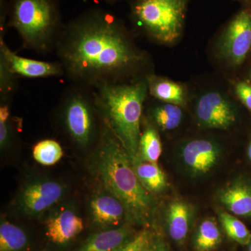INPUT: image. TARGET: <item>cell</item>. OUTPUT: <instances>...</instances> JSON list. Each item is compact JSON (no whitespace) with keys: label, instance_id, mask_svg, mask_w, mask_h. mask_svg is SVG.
<instances>
[{"label":"cell","instance_id":"obj_29","mask_svg":"<svg viewBox=\"0 0 251 251\" xmlns=\"http://www.w3.org/2000/svg\"><path fill=\"white\" fill-rule=\"evenodd\" d=\"M148 251H171L166 242L161 237H156L150 241Z\"/></svg>","mask_w":251,"mask_h":251},{"label":"cell","instance_id":"obj_4","mask_svg":"<svg viewBox=\"0 0 251 251\" xmlns=\"http://www.w3.org/2000/svg\"><path fill=\"white\" fill-rule=\"evenodd\" d=\"M7 25L17 31L25 49L49 53L64 25L59 0H10Z\"/></svg>","mask_w":251,"mask_h":251},{"label":"cell","instance_id":"obj_32","mask_svg":"<svg viewBox=\"0 0 251 251\" xmlns=\"http://www.w3.org/2000/svg\"><path fill=\"white\" fill-rule=\"evenodd\" d=\"M248 251H251V240L250 243H249V244H248Z\"/></svg>","mask_w":251,"mask_h":251},{"label":"cell","instance_id":"obj_23","mask_svg":"<svg viewBox=\"0 0 251 251\" xmlns=\"http://www.w3.org/2000/svg\"><path fill=\"white\" fill-rule=\"evenodd\" d=\"M152 116L158 127L163 130L175 129L182 120V110L179 105L166 103L153 109Z\"/></svg>","mask_w":251,"mask_h":251},{"label":"cell","instance_id":"obj_17","mask_svg":"<svg viewBox=\"0 0 251 251\" xmlns=\"http://www.w3.org/2000/svg\"><path fill=\"white\" fill-rule=\"evenodd\" d=\"M131 162L135 175L147 191L151 194L165 191L168 180L157 163L143 161L138 156L131 159Z\"/></svg>","mask_w":251,"mask_h":251},{"label":"cell","instance_id":"obj_30","mask_svg":"<svg viewBox=\"0 0 251 251\" xmlns=\"http://www.w3.org/2000/svg\"><path fill=\"white\" fill-rule=\"evenodd\" d=\"M248 156H249V158L251 161V140L250 143H249V148H248Z\"/></svg>","mask_w":251,"mask_h":251},{"label":"cell","instance_id":"obj_11","mask_svg":"<svg viewBox=\"0 0 251 251\" xmlns=\"http://www.w3.org/2000/svg\"><path fill=\"white\" fill-rule=\"evenodd\" d=\"M89 209L94 224L102 228L115 227L123 221H128L125 205L104 188L91 198Z\"/></svg>","mask_w":251,"mask_h":251},{"label":"cell","instance_id":"obj_6","mask_svg":"<svg viewBox=\"0 0 251 251\" xmlns=\"http://www.w3.org/2000/svg\"><path fill=\"white\" fill-rule=\"evenodd\" d=\"M60 112L68 136L80 148H88L97 135L99 112L93 89L72 84L62 94Z\"/></svg>","mask_w":251,"mask_h":251},{"label":"cell","instance_id":"obj_27","mask_svg":"<svg viewBox=\"0 0 251 251\" xmlns=\"http://www.w3.org/2000/svg\"><path fill=\"white\" fill-rule=\"evenodd\" d=\"M235 92L239 100L251 110V85L245 82H237L235 86Z\"/></svg>","mask_w":251,"mask_h":251},{"label":"cell","instance_id":"obj_19","mask_svg":"<svg viewBox=\"0 0 251 251\" xmlns=\"http://www.w3.org/2000/svg\"><path fill=\"white\" fill-rule=\"evenodd\" d=\"M223 236L213 218L204 219L198 226L193 237L195 251H213L222 243Z\"/></svg>","mask_w":251,"mask_h":251},{"label":"cell","instance_id":"obj_28","mask_svg":"<svg viewBox=\"0 0 251 251\" xmlns=\"http://www.w3.org/2000/svg\"><path fill=\"white\" fill-rule=\"evenodd\" d=\"M10 0H0V38H4L8 28Z\"/></svg>","mask_w":251,"mask_h":251},{"label":"cell","instance_id":"obj_14","mask_svg":"<svg viewBox=\"0 0 251 251\" xmlns=\"http://www.w3.org/2000/svg\"><path fill=\"white\" fill-rule=\"evenodd\" d=\"M192 206L181 200H175L166 210V227L173 242L183 245L186 242L193 221Z\"/></svg>","mask_w":251,"mask_h":251},{"label":"cell","instance_id":"obj_13","mask_svg":"<svg viewBox=\"0 0 251 251\" xmlns=\"http://www.w3.org/2000/svg\"><path fill=\"white\" fill-rule=\"evenodd\" d=\"M84 223L74 209L62 208L52 213L46 223V235L53 244L64 245L83 230Z\"/></svg>","mask_w":251,"mask_h":251},{"label":"cell","instance_id":"obj_34","mask_svg":"<svg viewBox=\"0 0 251 251\" xmlns=\"http://www.w3.org/2000/svg\"><path fill=\"white\" fill-rule=\"evenodd\" d=\"M243 1H249V0H243Z\"/></svg>","mask_w":251,"mask_h":251},{"label":"cell","instance_id":"obj_10","mask_svg":"<svg viewBox=\"0 0 251 251\" xmlns=\"http://www.w3.org/2000/svg\"><path fill=\"white\" fill-rule=\"evenodd\" d=\"M196 115L203 126L214 129H227L236 121L233 105L222 94L208 92L201 97Z\"/></svg>","mask_w":251,"mask_h":251},{"label":"cell","instance_id":"obj_2","mask_svg":"<svg viewBox=\"0 0 251 251\" xmlns=\"http://www.w3.org/2000/svg\"><path fill=\"white\" fill-rule=\"evenodd\" d=\"M92 169L104 189L125 205L129 222L146 225L151 221L156 208L154 199L140 183L129 154L105 122Z\"/></svg>","mask_w":251,"mask_h":251},{"label":"cell","instance_id":"obj_21","mask_svg":"<svg viewBox=\"0 0 251 251\" xmlns=\"http://www.w3.org/2000/svg\"><path fill=\"white\" fill-rule=\"evenodd\" d=\"M161 152L162 145L159 134L156 128L149 125L141 133L138 156L143 161L157 163Z\"/></svg>","mask_w":251,"mask_h":251},{"label":"cell","instance_id":"obj_1","mask_svg":"<svg viewBox=\"0 0 251 251\" xmlns=\"http://www.w3.org/2000/svg\"><path fill=\"white\" fill-rule=\"evenodd\" d=\"M54 50L72 84L91 89L128 82L145 60L121 21L100 8L64 25Z\"/></svg>","mask_w":251,"mask_h":251},{"label":"cell","instance_id":"obj_8","mask_svg":"<svg viewBox=\"0 0 251 251\" xmlns=\"http://www.w3.org/2000/svg\"><path fill=\"white\" fill-rule=\"evenodd\" d=\"M251 48V9H243L229 23L221 42L223 55L234 65L242 64Z\"/></svg>","mask_w":251,"mask_h":251},{"label":"cell","instance_id":"obj_18","mask_svg":"<svg viewBox=\"0 0 251 251\" xmlns=\"http://www.w3.org/2000/svg\"><path fill=\"white\" fill-rule=\"evenodd\" d=\"M148 92L153 97L177 105H182L186 100L184 88L179 84L153 75L146 77Z\"/></svg>","mask_w":251,"mask_h":251},{"label":"cell","instance_id":"obj_24","mask_svg":"<svg viewBox=\"0 0 251 251\" xmlns=\"http://www.w3.org/2000/svg\"><path fill=\"white\" fill-rule=\"evenodd\" d=\"M63 150L59 143L54 140H41L34 145L32 155L34 160L43 166H53L60 161Z\"/></svg>","mask_w":251,"mask_h":251},{"label":"cell","instance_id":"obj_20","mask_svg":"<svg viewBox=\"0 0 251 251\" xmlns=\"http://www.w3.org/2000/svg\"><path fill=\"white\" fill-rule=\"evenodd\" d=\"M27 234L22 228L1 220L0 225V251H21L27 245Z\"/></svg>","mask_w":251,"mask_h":251},{"label":"cell","instance_id":"obj_25","mask_svg":"<svg viewBox=\"0 0 251 251\" xmlns=\"http://www.w3.org/2000/svg\"><path fill=\"white\" fill-rule=\"evenodd\" d=\"M18 77L10 72L4 64L0 62V96L1 103H9L16 93Z\"/></svg>","mask_w":251,"mask_h":251},{"label":"cell","instance_id":"obj_33","mask_svg":"<svg viewBox=\"0 0 251 251\" xmlns=\"http://www.w3.org/2000/svg\"><path fill=\"white\" fill-rule=\"evenodd\" d=\"M143 251H148V248H147L146 249H145V250H144Z\"/></svg>","mask_w":251,"mask_h":251},{"label":"cell","instance_id":"obj_15","mask_svg":"<svg viewBox=\"0 0 251 251\" xmlns=\"http://www.w3.org/2000/svg\"><path fill=\"white\" fill-rule=\"evenodd\" d=\"M133 235V230L130 225H122L94 234L77 251H121L134 237Z\"/></svg>","mask_w":251,"mask_h":251},{"label":"cell","instance_id":"obj_35","mask_svg":"<svg viewBox=\"0 0 251 251\" xmlns=\"http://www.w3.org/2000/svg\"></svg>","mask_w":251,"mask_h":251},{"label":"cell","instance_id":"obj_7","mask_svg":"<svg viewBox=\"0 0 251 251\" xmlns=\"http://www.w3.org/2000/svg\"><path fill=\"white\" fill-rule=\"evenodd\" d=\"M65 185L49 178H35L23 185L16 199V206L24 215L39 217L63 199Z\"/></svg>","mask_w":251,"mask_h":251},{"label":"cell","instance_id":"obj_3","mask_svg":"<svg viewBox=\"0 0 251 251\" xmlns=\"http://www.w3.org/2000/svg\"><path fill=\"white\" fill-rule=\"evenodd\" d=\"M93 90L105 125L131 159L138 156L143 104L149 93L146 79L101 86Z\"/></svg>","mask_w":251,"mask_h":251},{"label":"cell","instance_id":"obj_31","mask_svg":"<svg viewBox=\"0 0 251 251\" xmlns=\"http://www.w3.org/2000/svg\"><path fill=\"white\" fill-rule=\"evenodd\" d=\"M103 1H105V2L108 3V4H115V3L117 2V1H120V0H103ZM139 1V0H138Z\"/></svg>","mask_w":251,"mask_h":251},{"label":"cell","instance_id":"obj_9","mask_svg":"<svg viewBox=\"0 0 251 251\" xmlns=\"http://www.w3.org/2000/svg\"><path fill=\"white\" fill-rule=\"evenodd\" d=\"M0 62L18 77L46 78L64 75L62 65L58 61L43 62L21 57L6 45L4 38H0Z\"/></svg>","mask_w":251,"mask_h":251},{"label":"cell","instance_id":"obj_5","mask_svg":"<svg viewBox=\"0 0 251 251\" xmlns=\"http://www.w3.org/2000/svg\"><path fill=\"white\" fill-rule=\"evenodd\" d=\"M188 0H139L132 9L135 23L148 35L171 44L181 36Z\"/></svg>","mask_w":251,"mask_h":251},{"label":"cell","instance_id":"obj_16","mask_svg":"<svg viewBox=\"0 0 251 251\" xmlns=\"http://www.w3.org/2000/svg\"><path fill=\"white\" fill-rule=\"evenodd\" d=\"M219 202L234 215L251 216V184L245 180L234 181L221 190Z\"/></svg>","mask_w":251,"mask_h":251},{"label":"cell","instance_id":"obj_22","mask_svg":"<svg viewBox=\"0 0 251 251\" xmlns=\"http://www.w3.org/2000/svg\"><path fill=\"white\" fill-rule=\"evenodd\" d=\"M220 224L229 239L242 246H248L251 240V232L245 224L235 216L221 211L219 214Z\"/></svg>","mask_w":251,"mask_h":251},{"label":"cell","instance_id":"obj_12","mask_svg":"<svg viewBox=\"0 0 251 251\" xmlns=\"http://www.w3.org/2000/svg\"><path fill=\"white\" fill-rule=\"evenodd\" d=\"M221 154L219 147L211 140L198 139L186 144L181 151L186 168L193 175H205L217 164Z\"/></svg>","mask_w":251,"mask_h":251},{"label":"cell","instance_id":"obj_26","mask_svg":"<svg viewBox=\"0 0 251 251\" xmlns=\"http://www.w3.org/2000/svg\"><path fill=\"white\" fill-rule=\"evenodd\" d=\"M151 238L147 231H143L135 236L121 251H143L148 248Z\"/></svg>","mask_w":251,"mask_h":251}]
</instances>
